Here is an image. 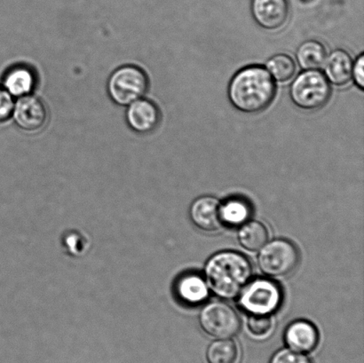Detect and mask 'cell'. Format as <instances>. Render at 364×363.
I'll use <instances>...</instances> for the list:
<instances>
[{
  "label": "cell",
  "instance_id": "7a4b0ae2",
  "mask_svg": "<svg viewBox=\"0 0 364 363\" xmlns=\"http://www.w3.org/2000/svg\"><path fill=\"white\" fill-rule=\"evenodd\" d=\"M206 282L218 296L232 300L239 296L251 281V262L237 251H220L207 261Z\"/></svg>",
  "mask_w": 364,
  "mask_h": 363
},
{
  "label": "cell",
  "instance_id": "52a82bcc",
  "mask_svg": "<svg viewBox=\"0 0 364 363\" xmlns=\"http://www.w3.org/2000/svg\"><path fill=\"white\" fill-rule=\"evenodd\" d=\"M239 296V303L246 312L270 315L279 308L283 295L272 281L257 279L248 283Z\"/></svg>",
  "mask_w": 364,
  "mask_h": 363
},
{
  "label": "cell",
  "instance_id": "5b68a950",
  "mask_svg": "<svg viewBox=\"0 0 364 363\" xmlns=\"http://www.w3.org/2000/svg\"><path fill=\"white\" fill-rule=\"evenodd\" d=\"M298 249L290 241L277 239L260 249L258 264L265 275L282 277L289 275L298 266Z\"/></svg>",
  "mask_w": 364,
  "mask_h": 363
},
{
  "label": "cell",
  "instance_id": "8fae6325",
  "mask_svg": "<svg viewBox=\"0 0 364 363\" xmlns=\"http://www.w3.org/2000/svg\"><path fill=\"white\" fill-rule=\"evenodd\" d=\"M13 98L31 95L38 87V75L26 64H16L4 72L1 85Z\"/></svg>",
  "mask_w": 364,
  "mask_h": 363
},
{
  "label": "cell",
  "instance_id": "7c38bea8",
  "mask_svg": "<svg viewBox=\"0 0 364 363\" xmlns=\"http://www.w3.org/2000/svg\"><path fill=\"white\" fill-rule=\"evenodd\" d=\"M189 215L194 225L206 232H214L223 225L221 205L212 197H199L193 202Z\"/></svg>",
  "mask_w": 364,
  "mask_h": 363
},
{
  "label": "cell",
  "instance_id": "6da1fadb",
  "mask_svg": "<svg viewBox=\"0 0 364 363\" xmlns=\"http://www.w3.org/2000/svg\"><path fill=\"white\" fill-rule=\"evenodd\" d=\"M276 95V82L269 70L260 65L242 67L228 84V99L235 109L242 113L263 112L272 104Z\"/></svg>",
  "mask_w": 364,
  "mask_h": 363
},
{
  "label": "cell",
  "instance_id": "4fadbf2b",
  "mask_svg": "<svg viewBox=\"0 0 364 363\" xmlns=\"http://www.w3.org/2000/svg\"><path fill=\"white\" fill-rule=\"evenodd\" d=\"M285 343L291 350L301 354L311 353L319 342V333L313 323L298 320L285 330Z\"/></svg>",
  "mask_w": 364,
  "mask_h": 363
},
{
  "label": "cell",
  "instance_id": "9a60e30c",
  "mask_svg": "<svg viewBox=\"0 0 364 363\" xmlns=\"http://www.w3.org/2000/svg\"><path fill=\"white\" fill-rule=\"evenodd\" d=\"M178 296L188 304H199L208 296V286L205 280L196 273H186L178 280Z\"/></svg>",
  "mask_w": 364,
  "mask_h": 363
},
{
  "label": "cell",
  "instance_id": "44dd1931",
  "mask_svg": "<svg viewBox=\"0 0 364 363\" xmlns=\"http://www.w3.org/2000/svg\"><path fill=\"white\" fill-rule=\"evenodd\" d=\"M273 321L270 315H251L248 319V329L256 337L267 335L272 330Z\"/></svg>",
  "mask_w": 364,
  "mask_h": 363
},
{
  "label": "cell",
  "instance_id": "603a6c76",
  "mask_svg": "<svg viewBox=\"0 0 364 363\" xmlns=\"http://www.w3.org/2000/svg\"><path fill=\"white\" fill-rule=\"evenodd\" d=\"M14 101L5 89L0 87V123L6 122L12 117Z\"/></svg>",
  "mask_w": 364,
  "mask_h": 363
},
{
  "label": "cell",
  "instance_id": "2e32d148",
  "mask_svg": "<svg viewBox=\"0 0 364 363\" xmlns=\"http://www.w3.org/2000/svg\"><path fill=\"white\" fill-rule=\"evenodd\" d=\"M326 57V48L322 43L316 40L302 43L296 52V59L303 70H319L323 66Z\"/></svg>",
  "mask_w": 364,
  "mask_h": 363
},
{
  "label": "cell",
  "instance_id": "cb8c5ba5",
  "mask_svg": "<svg viewBox=\"0 0 364 363\" xmlns=\"http://www.w3.org/2000/svg\"><path fill=\"white\" fill-rule=\"evenodd\" d=\"M352 78L360 90L364 89V55L361 53L353 65Z\"/></svg>",
  "mask_w": 364,
  "mask_h": 363
},
{
  "label": "cell",
  "instance_id": "d4e9b609",
  "mask_svg": "<svg viewBox=\"0 0 364 363\" xmlns=\"http://www.w3.org/2000/svg\"><path fill=\"white\" fill-rule=\"evenodd\" d=\"M83 240L80 234L71 232L64 237L63 243L66 245L68 251H70L73 254H80V252L84 250L85 244H78L77 242Z\"/></svg>",
  "mask_w": 364,
  "mask_h": 363
},
{
  "label": "cell",
  "instance_id": "3957f363",
  "mask_svg": "<svg viewBox=\"0 0 364 363\" xmlns=\"http://www.w3.org/2000/svg\"><path fill=\"white\" fill-rule=\"evenodd\" d=\"M331 96L329 81L318 70L302 71L290 87V97L294 104L309 112L323 109L329 102Z\"/></svg>",
  "mask_w": 364,
  "mask_h": 363
},
{
  "label": "cell",
  "instance_id": "8992f818",
  "mask_svg": "<svg viewBox=\"0 0 364 363\" xmlns=\"http://www.w3.org/2000/svg\"><path fill=\"white\" fill-rule=\"evenodd\" d=\"M199 323L203 332L219 340L230 339L237 335L241 328L237 311L221 301L205 305L200 312Z\"/></svg>",
  "mask_w": 364,
  "mask_h": 363
},
{
  "label": "cell",
  "instance_id": "277c9868",
  "mask_svg": "<svg viewBox=\"0 0 364 363\" xmlns=\"http://www.w3.org/2000/svg\"><path fill=\"white\" fill-rule=\"evenodd\" d=\"M149 87V77L145 71L131 64L113 71L107 83L109 98L119 106H128L144 98Z\"/></svg>",
  "mask_w": 364,
  "mask_h": 363
},
{
  "label": "cell",
  "instance_id": "e0dca14e",
  "mask_svg": "<svg viewBox=\"0 0 364 363\" xmlns=\"http://www.w3.org/2000/svg\"><path fill=\"white\" fill-rule=\"evenodd\" d=\"M269 237L266 226L256 220L244 224L238 231L239 243L251 251H259L267 243Z\"/></svg>",
  "mask_w": 364,
  "mask_h": 363
},
{
  "label": "cell",
  "instance_id": "d6986e66",
  "mask_svg": "<svg viewBox=\"0 0 364 363\" xmlns=\"http://www.w3.org/2000/svg\"><path fill=\"white\" fill-rule=\"evenodd\" d=\"M251 209L248 202L241 199H232L221 205V218L223 224L237 226L248 220Z\"/></svg>",
  "mask_w": 364,
  "mask_h": 363
},
{
  "label": "cell",
  "instance_id": "30bf717a",
  "mask_svg": "<svg viewBox=\"0 0 364 363\" xmlns=\"http://www.w3.org/2000/svg\"><path fill=\"white\" fill-rule=\"evenodd\" d=\"M126 119L128 126L135 133L149 134L159 126L161 113L154 102L141 98L127 106Z\"/></svg>",
  "mask_w": 364,
  "mask_h": 363
},
{
  "label": "cell",
  "instance_id": "7402d4cb",
  "mask_svg": "<svg viewBox=\"0 0 364 363\" xmlns=\"http://www.w3.org/2000/svg\"><path fill=\"white\" fill-rule=\"evenodd\" d=\"M270 363H313V362L311 359L298 352L282 350L273 355Z\"/></svg>",
  "mask_w": 364,
  "mask_h": 363
},
{
  "label": "cell",
  "instance_id": "9c48e42d",
  "mask_svg": "<svg viewBox=\"0 0 364 363\" xmlns=\"http://www.w3.org/2000/svg\"><path fill=\"white\" fill-rule=\"evenodd\" d=\"M251 13L264 30H280L290 16V3L289 0H252Z\"/></svg>",
  "mask_w": 364,
  "mask_h": 363
},
{
  "label": "cell",
  "instance_id": "ac0fdd59",
  "mask_svg": "<svg viewBox=\"0 0 364 363\" xmlns=\"http://www.w3.org/2000/svg\"><path fill=\"white\" fill-rule=\"evenodd\" d=\"M238 357L237 345L228 339L213 341L206 351L208 363H237Z\"/></svg>",
  "mask_w": 364,
  "mask_h": 363
},
{
  "label": "cell",
  "instance_id": "ba28073f",
  "mask_svg": "<svg viewBox=\"0 0 364 363\" xmlns=\"http://www.w3.org/2000/svg\"><path fill=\"white\" fill-rule=\"evenodd\" d=\"M12 117L14 124L27 133H36L45 126L48 109L44 102L34 95L23 96L14 102Z\"/></svg>",
  "mask_w": 364,
  "mask_h": 363
},
{
  "label": "cell",
  "instance_id": "5bb4252c",
  "mask_svg": "<svg viewBox=\"0 0 364 363\" xmlns=\"http://www.w3.org/2000/svg\"><path fill=\"white\" fill-rule=\"evenodd\" d=\"M353 65L354 62L347 51L334 50L323 63V75L329 83L336 87H344L352 80Z\"/></svg>",
  "mask_w": 364,
  "mask_h": 363
},
{
  "label": "cell",
  "instance_id": "ffe728a7",
  "mask_svg": "<svg viewBox=\"0 0 364 363\" xmlns=\"http://www.w3.org/2000/svg\"><path fill=\"white\" fill-rule=\"evenodd\" d=\"M267 67L274 80L281 83L291 80L296 72V64L291 56L280 53L267 60Z\"/></svg>",
  "mask_w": 364,
  "mask_h": 363
}]
</instances>
